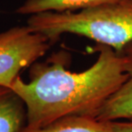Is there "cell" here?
Instances as JSON below:
<instances>
[{
    "label": "cell",
    "instance_id": "obj_3",
    "mask_svg": "<svg viewBox=\"0 0 132 132\" xmlns=\"http://www.w3.org/2000/svg\"><path fill=\"white\" fill-rule=\"evenodd\" d=\"M51 45L46 36L27 25L0 32V86L10 89L22 70L40 59Z\"/></svg>",
    "mask_w": 132,
    "mask_h": 132
},
{
    "label": "cell",
    "instance_id": "obj_2",
    "mask_svg": "<svg viewBox=\"0 0 132 132\" xmlns=\"http://www.w3.org/2000/svg\"><path fill=\"white\" fill-rule=\"evenodd\" d=\"M27 25L46 36L52 44L71 33L110 46L117 53L132 41V0L119 1L79 11H45L29 16Z\"/></svg>",
    "mask_w": 132,
    "mask_h": 132
},
{
    "label": "cell",
    "instance_id": "obj_8",
    "mask_svg": "<svg viewBox=\"0 0 132 132\" xmlns=\"http://www.w3.org/2000/svg\"><path fill=\"white\" fill-rule=\"evenodd\" d=\"M111 123L115 132H132V120H119Z\"/></svg>",
    "mask_w": 132,
    "mask_h": 132
},
{
    "label": "cell",
    "instance_id": "obj_7",
    "mask_svg": "<svg viewBox=\"0 0 132 132\" xmlns=\"http://www.w3.org/2000/svg\"><path fill=\"white\" fill-rule=\"evenodd\" d=\"M119 0H26L16 10L20 15H33L45 11H77Z\"/></svg>",
    "mask_w": 132,
    "mask_h": 132
},
{
    "label": "cell",
    "instance_id": "obj_6",
    "mask_svg": "<svg viewBox=\"0 0 132 132\" xmlns=\"http://www.w3.org/2000/svg\"><path fill=\"white\" fill-rule=\"evenodd\" d=\"M25 119L22 100L11 89L0 86V132H21Z\"/></svg>",
    "mask_w": 132,
    "mask_h": 132
},
{
    "label": "cell",
    "instance_id": "obj_5",
    "mask_svg": "<svg viewBox=\"0 0 132 132\" xmlns=\"http://www.w3.org/2000/svg\"><path fill=\"white\" fill-rule=\"evenodd\" d=\"M21 132H115L111 122L101 121L94 117L71 115L60 118L44 127L24 128Z\"/></svg>",
    "mask_w": 132,
    "mask_h": 132
},
{
    "label": "cell",
    "instance_id": "obj_1",
    "mask_svg": "<svg viewBox=\"0 0 132 132\" xmlns=\"http://www.w3.org/2000/svg\"><path fill=\"white\" fill-rule=\"evenodd\" d=\"M95 62L85 71L68 69L71 53L59 50L30 67V80L18 76L11 89L24 102L25 128L44 127L71 115L95 117L109 97L127 79L120 55L112 47L96 44Z\"/></svg>",
    "mask_w": 132,
    "mask_h": 132
},
{
    "label": "cell",
    "instance_id": "obj_4",
    "mask_svg": "<svg viewBox=\"0 0 132 132\" xmlns=\"http://www.w3.org/2000/svg\"><path fill=\"white\" fill-rule=\"evenodd\" d=\"M117 54L122 59L128 78L95 115V119L101 121L132 120V41Z\"/></svg>",
    "mask_w": 132,
    "mask_h": 132
}]
</instances>
